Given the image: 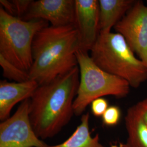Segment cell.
<instances>
[{
    "label": "cell",
    "mask_w": 147,
    "mask_h": 147,
    "mask_svg": "<svg viewBox=\"0 0 147 147\" xmlns=\"http://www.w3.org/2000/svg\"><path fill=\"white\" fill-rule=\"evenodd\" d=\"M0 4H1V7H2L6 11V12H7L11 16H16L14 7L11 1L1 0Z\"/></svg>",
    "instance_id": "ac0fdd59"
},
{
    "label": "cell",
    "mask_w": 147,
    "mask_h": 147,
    "mask_svg": "<svg viewBox=\"0 0 147 147\" xmlns=\"http://www.w3.org/2000/svg\"><path fill=\"white\" fill-rule=\"evenodd\" d=\"M121 111L117 106H109L102 116V123L107 126L117 125L121 120Z\"/></svg>",
    "instance_id": "9a60e30c"
},
{
    "label": "cell",
    "mask_w": 147,
    "mask_h": 147,
    "mask_svg": "<svg viewBox=\"0 0 147 147\" xmlns=\"http://www.w3.org/2000/svg\"><path fill=\"white\" fill-rule=\"evenodd\" d=\"M80 82L74 101V114L80 116L93 100L104 96L126 97L130 86L124 79L108 73L93 62L87 51L80 49L76 53Z\"/></svg>",
    "instance_id": "277c9868"
},
{
    "label": "cell",
    "mask_w": 147,
    "mask_h": 147,
    "mask_svg": "<svg viewBox=\"0 0 147 147\" xmlns=\"http://www.w3.org/2000/svg\"><path fill=\"white\" fill-rule=\"evenodd\" d=\"M110 147H119L118 146H117V145H111Z\"/></svg>",
    "instance_id": "ffe728a7"
},
{
    "label": "cell",
    "mask_w": 147,
    "mask_h": 147,
    "mask_svg": "<svg viewBox=\"0 0 147 147\" xmlns=\"http://www.w3.org/2000/svg\"><path fill=\"white\" fill-rule=\"evenodd\" d=\"M0 65L3 77L14 82H24L30 80L28 72L22 70L0 55Z\"/></svg>",
    "instance_id": "5bb4252c"
},
{
    "label": "cell",
    "mask_w": 147,
    "mask_h": 147,
    "mask_svg": "<svg viewBox=\"0 0 147 147\" xmlns=\"http://www.w3.org/2000/svg\"><path fill=\"white\" fill-rule=\"evenodd\" d=\"M32 0H12L11 2L14 7L16 16L20 18L23 17L28 11L32 3Z\"/></svg>",
    "instance_id": "e0dca14e"
},
{
    "label": "cell",
    "mask_w": 147,
    "mask_h": 147,
    "mask_svg": "<svg viewBox=\"0 0 147 147\" xmlns=\"http://www.w3.org/2000/svg\"><path fill=\"white\" fill-rule=\"evenodd\" d=\"M99 3L98 0H75V25L80 49L90 51L99 35Z\"/></svg>",
    "instance_id": "9c48e42d"
},
{
    "label": "cell",
    "mask_w": 147,
    "mask_h": 147,
    "mask_svg": "<svg viewBox=\"0 0 147 147\" xmlns=\"http://www.w3.org/2000/svg\"><path fill=\"white\" fill-rule=\"evenodd\" d=\"M114 28L147 68V5L136 1Z\"/></svg>",
    "instance_id": "52a82bcc"
},
{
    "label": "cell",
    "mask_w": 147,
    "mask_h": 147,
    "mask_svg": "<svg viewBox=\"0 0 147 147\" xmlns=\"http://www.w3.org/2000/svg\"><path fill=\"white\" fill-rule=\"evenodd\" d=\"M30 99L23 101L13 116L0 124V147H49L32 126Z\"/></svg>",
    "instance_id": "8992f818"
},
{
    "label": "cell",
    "mask_w": 147,
    "mask_h": 147,
    "mask_svg": "<svg viewBox=\"0 0 147 147\" xmlns=\"http://www.w3.org/2000/svg\"><path fill=\"white\" fill-rule=\"evenodd\" d=\"M91 104V111L94 116L100 117L103 116L109 108V102L104 98H99L93 100Z\"/></svg>",
    "instance_id": "2e32d148"
},
{
    "label": "cell",
    "mask_w": 147,
    "mask_h": 147,
    "mask_svg": "<svg viewBox=\"0 0 147 147\" xmlns=\"http://www.w3.org/2000/svg\"><path fill=\"white\" fill-rule=\"evenodd\" d=\"M22 19H41L53 27L75 25V0L33 1Z\"/></svg>",
    "instance_id": "ba28073f"
},
{
    "label": "cell",
    "mask_w": 147,
    "mask_h": 147,
    "mask_svg": "<svg viewBox=\"0 0 147 147\" xmlns=\"http://www.w3.org/2000/svg\"><path fill=\"white\" fill-rule=\"evenodd\" d=\"M80 82L79 66L39 85L30 98L32 126L37 136L45 140L56 135L68 124Z\"/></svg>",
    "instance_id": "6da1fadb"
},
{
    "label": "cell",
    "mask_w": 147,
    "mask_h": 147,
    "mask_svg": "<svg viewBox=\"0 0 147 147\" xmlns=\"http://www.w3.org/2000/svg\"><path fill=\"white\" fill-rule=\"evenodd\" d=\"M80 49L76 25L42 28L33 41L30 79L41 85L68 72L78 66L76 53Z\"/></svg>",
    "instance_id": "7a4b0ae2"
},
{
    "label": "cell",
    "mask_w": 147,
    "mask_h": 147,
    "mask_svg": "<svg viewBox=\"0 0 147 147\" xmlns=\"http://www.w3.org/2000/svg\"><path fill=\"white\" fill-rule=\"evenodd\" d=\"M89 121V113L83 115L81 118V123L66 141L49 147H104L100 143L98 134L94 137L91 136Z\"/></svg>",
    "instance_id": "4fadbf2b"
},
{
    "label": "cell",
    "mask_w": 147,
    "mask_h": 147,
    "mask_svg": "<svg viewBox=\"0 0 147 147\" xmlns=\"http://www.w3.org/2000/svg\"><path fill=\"white\" fill-rule=\"evenodd\" d=\"M41 19L24 20L0 7V55L28 72L32 65V44L36 34L47 26Z\"/></svg>",
    "instance_id": "5b68a950"
},
{
    "label": "cell",
    "mask_w": 147,
    "mask_h": 147,
    "mask_svg": "<svg viewBox=\"0 0 147 147\" xmlns=\"http://www.w3.org/2000/svg\"><path fill=\"white\" fill-rule=\"evenodd\" d=\"M127 137L119 147H147V125L142 116L139 102L130 107L125 117Z\"/></svg>",
    "instance_id": "8fae6325"
},
{
    "label": "cell",
    "mask_w": 147,
    "mask_h": 147,
    "mask_svg": "<svg viewBox=\"0 0 147 147\" xmlns=\"http://www.w3.org/2000/svg\"><path fill=\"white\" fill-rule=\"evenodd\" d=\"M138 102L141 107L143 118L147 125V98Z\"/></svg>",
    "instance_id": "d6986e66"
},
{
    "label": "cell",
    "mask_w": 147,
    "mask_h": 147,
    "mask_svg": "<svg viewBox=\"0 0 147 147\" xmlns=\"http://www.w3.org/2000/svg\"><path fill=\"white\" fill-rule=\"evenodd\" d=\"M90 57L100 68L124 79L137 88L147 80V68L121 34H100L92 47Z\"/></svg>",
    "instance_id": "3957f363"
},
{
    "label": "cell",
    "mask_w": 147,
    "mask_h": 147,
    "mask_svg": "<svg viewBox=\"0 0 147 147\" xmlns=\"http://www.w3.org/2000/svg\"><path fill=\"white\" fill-rule=\"evenodd\" d=\"M136 1L99 0V33L111 32V28L125 16Z\"/></svg>",
    "instance_id": "7c38bea8"
},
{
    "label": "cell",
    "mask_w": 147,
    "mask_h": 147,
    "mask_svg": "<svg viewBox=\"0 0 147 147\" xmlns=\"http://www.w3.org/2000/svg\"><path fill=\"white\" fill-rule=\"evenodd\" d=\"M36 81L30 80L24 82L0 81V120L4 121L10 117L11 111L15 105L30 99L39 87Z\"/></svg>",
    "instance_id": "30bf717a"
}]
</instances>
